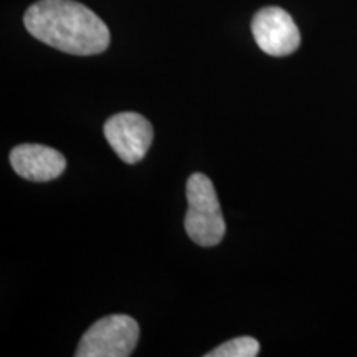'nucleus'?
<instances>
[{
    "label": "nucleus",
    "mask_w": 357,
    "mask_h": 357,
    "mask_svg": "<svg viewBox=\"0 0 357 357\" xmlns=\"http://www.w3.org/2000/svg\"><path fill=\"white\" fill-rule=\"evenodd\" d=\"M30 35L71 55H98L109 45V30L95 12L75 0H38L24 17Z\"/></svg>",
    "instance_id": "f257e3e1"
},
{
    "label": "nucleus",
    "mask_w": 357,
    "mask_h": 357,
    "mask_svg": "<svg viewBox=\"0 0 357 357\" xmlns=\"http://www.w3.org/2000/svg\"><path fill=\"white\" fill-rule=\"evenodd\" d=\"M258 47L271 56H287L298 50L301 35L291 15L280 7H265L252 20Z\"/></svg>",
    "instance_id": "39448f33"
},
{
    "label": "nucleus",
    "mask_w": 357,
    "mask_h": 357,
    "mask_svg": "<svg viewBox=\"0 0 357 357\" xmlns=\"http://www.w3.org/2000/svg\"><path fill=\"white\" fill-rule=\"evenodd\" d=\"M260 352V342L255 337L242 336L223 342L211 351L207 357H255Z\"/></svg>",
    "instance_id": "0eeeda50"
},
{
    "label": "nucleus",
    "mask_w": 357,
    "mask_h": 357,
    "mask_svg": "<svg viewBox=\"0 0 357 357\" xmlns=\"http://www.w3.org/2000/svg\"><path fill=\"white\" fill-rule=\"evenodd\" d=\"M139 341V324L126 314L96 321L79 341L77 357H128Z\"/></svg>",
    "instance_id": "7ed1b4c3"
},
{
    "label": "nucleus",
    "mask_w": 357,
    "mask_h": 357,
    "mask_svg": "<svg viewBox=\"0 0 357 357\" xmlns=\"http://www.w3.org/2000/svg\"><path fill=\"white\" fill-rule=\"evenodd\" d=\"M13 171L26 181L47 182L60 177L66 167L61 153L42 144H20L10 153Z\"/></svg>",
    "instance_id": "423d86ee"
},
{
    "label": "nucleus",
    "mask_w": 357,
    "mask_h": 357,
    "mask_svg": "<svg viewBox=\"0 0 357 357\" xmlns=\"http://www.w3.org/2000/svg\"><path fill=\"white\" fill-rule=\"evenodd\" d=\"M185 231L192 242L200 247H215L225 235L220 202L215 187L205 174H192L187 181Z\"/></svg>",
    "instance_id": "f03ea898"
},
{
    "label": "nucleus",
    "mask_w": 357,
    "mask_h": 357,
    "mask_svg": "<svg viewBox=\"0 0 357 357\" xmlns=\"http://www.w3.org/2000/svg\"><path fill=\"white\" fill-rule=\"evenodd\" d=\"M105 137L126 164H137L153 144L154 131L144 116L137 113H118L106 121Z\"/></svg>",
    "instance_id": "20e7f679"
}]
</instances>
